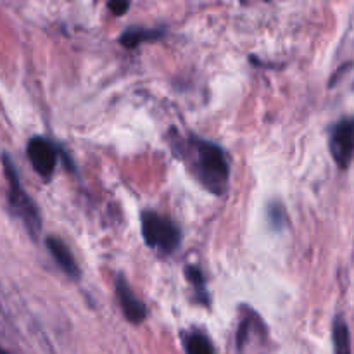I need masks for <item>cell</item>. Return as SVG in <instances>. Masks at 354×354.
<instances>
[{
  "label": "cell",
  "instance_id": "5",
  "mask_svg": "<svg viewBox=\"0 0 354 354\" xmlns=\"http://www.w3.org/2000/svg\"><path fill=\"white\" fill-rule=\"evenodd\" d=\"M26 156L35 171L44 180H50L55 169V162H57V152H55L54 144L45 137L30 138L26 145Z\"/></svg>",
  "mask_w": 354,
  "mask_h": 354
},
{
  "label": "cell",
  "instance_id": "7",
  "mask_svg": "<svg viewBox=\"0 0 354 354\" xmlns=\"http://www.w3.org/2000/svg\"><path fill=\"white\" fill-rule=\"evenodd\" d=\"M45 244H47L48 252H50L52 258L55 259V263H57L59 268H61L62 272L69 277V279H75V280L78 279L80 268H78V265H76L75 258H73L71 251L68 249V245L55 237H48Z\"/></svg>",
  "mask_w": 354,
  "mask_h": 354
},
{
  "label": "cell",
  "instance_id": "9",
  "mask_svg": "<svg viewBox=\"0 0 354 354\" xmlns=\"http://www.w3.org/2000/svg\"><path fill=\"white\" fill-rule=\"evenodd\" d=\"M158 37H161V31L145 30V28H130V30H127L123 35H121L120 41L124 45V47L135 48L137 45Z\"/></svg>",
  "mask_w": 354,
  "mask_h": 354
},
{
  "label": "cell",
  "instance_id": "14",
  "mask_svg": "<svg viewBox=\"0 0 354 354\" xmlns=\"http://www.w3.org/2000/svg\"><path fill=\"white\" fill-rule=\"evenodd\" d=\"M0 354H9V353H6V351H0Z\"/></svg>",
  "mask_w": 354,
  "mask_h": 354
},
{
  "label": "cell",
  "instance_id": "11",
  "mask_svg": "<svg viewBox=\"0 0 354 354\" xmlns=\"http://www.w3.org/2000/svg\"><path fill=\"white\" fill-rule=\"evenodd\" d=\"M187 277H189L190 283L194 286V289H196L197 292V297H199L203 303H207V294H206V283H204V277H203V272H201L197 266H189L187 268Z\"/></svg>",
  "mask_w": 354,
  "mask_h": 354
},
{
  "label": "cell",
  "instance_id": "13",
  "mask_svg": "<svg viewBox=\"0 0 354 354\" xmlns=\"http://www.w3.org/2000/svg\"><path fill=\"white\" fill-rule=\"evenodd\" d=\"M128 7H130V3L123 2V0H120V2H111L109 3V9L113 10V14H116V16H121L123 12H127Z\"/></svg>",
  "mask_w": 354,
  "mask_h": 354
},
{
  "label": "cell",
  "instance_id": "4",
  "mask_svg": "<svg viewBox=\"0 0 354 354\" xmlns=\"http://www.w3.org/2000/svg\"><path fill=\"white\" fill-rule=\"evenodd\" d=\"M332 158L342 169L348 168L354 159V118H344L334 124L330 131Z\"/></svg>",
  "mask_w": 354,
  "mask_h": 354
},
{
  "label": "cell",
  "instance_id": "10",
  "mask_svg": "<svg viewBox=\"0 0 354 354\" xmlns=\"http://www.w3.org/2000/svg\"><path fill=\"white\" fill-rule=\"evenodd\" d=\"M185 351L187 354H216L209 339L199 332H192L185 339Z\"/></svg>",
  "mask_w": 354,
  "mask_h": 354
},
{
  "label": "cell",
  "instance_id": "1",
  "mask_svg": "<svg viewBox=\"0 0 354 354\" xmlns=\"http://www.w3.org/2000/svg\"><path fill=\"white\" fill-rule=\"evenodd\" d=\"M185 152L189 154L194 176L204 189L214 196H223L230 182V166L225 152L213 142L201 138H190Z\"/></svg>",
  "mask_w": 354,
  "mask_h": 354
},
{
  "label": "cell",
  "instance_id": "2",
  "mask_svg": "<svg viewBox=\"0 0 354 354\" xmlns=\"http://www.w3.org/2000/svg\"><path fill=\"white\" fill-rule=\"evenodd\" d=\"M2 165L3 175L7 178V201H9L10 211L23 221L30 237L37 239L41 230V220L37 204L33 203V199L28 196V192L21 185L19 175H17L16 168H14L12 159L7 154L2 156Z\"/></svg>",
  "mask_w": 354,
  "mask_h": 354
},
{
  "label": "cell",
  "instance_id": "6",
  "mask_svg": "<svg viewBox=\"0 0 354 354\" xmlns=\"http://www.w3.org/2000/svg\"><path fill=\"white\" fill-rule=\"evenodd\" d=\"M116 296L118 301H120L121 311H123L128 322H131V324H142L147 318V310H145L144 303L135 296L131 287L128 286V282L123 277H120L116 280Z\"/></svg>",
  "mask_w": 354,
  "mask_h": 354
},
{
  "label": "cell",
  "instance_id": "8",
  "mask_svg": "<svg viewBox=\"0 0 354 354\" xmlns=\"http://www.w3.org/2000/svg\"><path fill=\"white\" fill-rule=\"evenodd\" d=\"M332 342H334V354H351V337L349 327L342 317H337L332 328Z\"/></svg>",
  "mask_w": 354,
  "mask_h": 354
},
{
  "label": "cell",
  "instance_id": "3",
  "mask_svg": "<svg viewBox=\"0 0 354 354\" xmlns=\"http://www.w3.org/2000/svg\"><path fill=\"white\" fill-rule=\"evenodd\" d=\"M142 235L151 249L171 254L180 245V228L169 218L161 216L154 211L142 213Z\"/></svg>",
  "mask_w": 354,
  "mask_h": 354
},
{
  "label": "cell",
  "instance_id": "12",
  "mask_svg": "<svg viewBox=\"0 0 354 354\" xmlns=\"http://www.w3.org/2000/svg\"><path fill=\"white\" fill-rule=\"evenodd\" d=\"M268 220L272 221L273 227L279 228L280 225H283V221H286V211H283V207L280 206V204H272L268 209Z\"/></svg>",
  "mask_w": 354,
  "mask_h": 354
}]
</instances>
